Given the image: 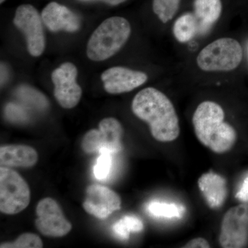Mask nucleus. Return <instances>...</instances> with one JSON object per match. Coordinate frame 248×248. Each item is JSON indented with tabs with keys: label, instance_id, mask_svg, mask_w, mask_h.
<instances>
[{
	"label": "nucleus",
	"instance_id": "1",
	"mask_svg": "<svg viewBox=\"0 0 248 248\" xmlns=\"http://www.w3.org/2000/svg\"><path fill=\"white\" fill-rule=\"evenodd\" d=\"M134 115L148 124L155 140L175 141L180 135L179 116L170 98L159 89L148 87L135 96L131 105Z\"/></svg>",
	"mask_w": 248,
	"mask_h": 248
},
{
	"label": "nucleus",
	"instance_id": "2",
	"mask_svg": "<svg viewBox=\"0 0 248 248\" xmlns=\"http://www.w3.org/2000/svg\"><path fill=\"white\" fill-rule=\"evenodd\" d=\"M225 119L223 107L210 100L201 102L192 115V125L197 140L218 155L231 151L237 140L236 130Z\"/></svg>",
	"mask_w": 248,
	"mask_h": 248
},
{
	"label": "nucleus",
	"instance_id": "3",
	"mask_svg": "<svg viewBox=\"0 0 248 248\" xmlns=\"http://www.w3.org/2000/svg\"><path fill=\"white\" fill-rule=\"evenodd\" d=\"M131 26L125 18H108L93 32L86 48L90 60L104 61L118 53L128 42Z\"/></svg>",
	"mask_w": 248,
	"mask_h": 248
},
{
	"label": "nucleus",
	"instance_id": "4",
	"mask_svg": "<svg viewBox=\"0 0 248 248\" xmlns=\"http://www.w3.org/2000/svg\"><path fill=\"white\" fill-rule=\"evenodd\" d=\"M243 58L244 50L239 41L232 37H221L200 50L196 63L204 72H231L240 66Z\"/></svg>",
	"mask_w": 248,
	"mask_h": 248
},
{
	"label": "nucleus",
	"instance_id": "5",
	"mask_svg": "<svg viewBox=\"0 0 248 248\" xmlns=\"http://www.w3.org/2000/svg\"><path fill=\"white\" fill-rule=\"evenodd\" d=\"M31 202V191L27 182L14 170L0 168V211L16 215L25 210Z\"/></svg>",
	"mask_w": 248,
	"mask_h": 248
},
{
	"label": "nucleus",
	"instance_id": "6",
	"mask_svg": "<svg viewBox=\"0 0 248 248\" xmlns=\"http://www.w3.org/2000/svg\"><path fill=\"white\" fill-rule=\"evenodd\" d=\"M124 129L118 120L108 117L101 121L99 129L89 130L81 141V148L88 154L106 150L112 153L122 149Z\"/></svg>",
	"mask_w": 248,
	"mask_h": 248
},
{
	"label": "nucleus",
	"instance_id": "7",
	"mask_svg": "<svg viewBox=\"0 0 248 248\" xmlns=\"http://www.w3.org/2000/svg\"><path fill=\"white\" fill-rule=\"evenodd\" d=\"M220 246L224 248H244L248 241V205L239 204L230 208L222 218Z\"/></svg>",
	"mask_w": 248,
	"mask_h": 248
},
{
	"label": "nucleus",
	"instance_id": "8",
	"mask_svg": "<svg viewBox=\"0 0 248 248\" xmlns=\"http://www.w3.org/2000/svg\"><path fill=\"white\" fill-rule=\"evenodd\" d=\"M14 22L26 36L29 53L40 56L45 51L46 41L43 21L38 11L32 5H21L16 10Z\"/></svg>",
	"mask_w": 248,
	"mask_h": 248
},
{
	"label": "nucleus",
	"instance_id": "9",
	"mask_svg": "<svg viewBox=\"0 0 248 248\" xmlns=\"http://www.w3.org/2000/svg\"><path fill=\"white\" fill-rule=\"evenodd\" d=\"M35 226L44 236L62 237L72 230L71 222L66 219L62 208L53 199L47 197L37 203Z\"/></svg>",
	"mask_w": 248,
	"mask_h": 248
},
{
	"label": "nucleus",
	"instance_id": "10",
	"mask_svg": "<svg viewBox=\"0 0 248 248\" xmlns=\"http://www.w3.org/2000/svg\"><path fill=\"white\" fill-rule=\"evenodd\" d=\"M77 77L78 69L71 62L63 63L52 73L54 95L63 108L76 107L81 99L82 91L77 83Z\"/></svg>",
	"mask_w": 248,
	"mask_h": 248
},
{
	"label": "nucleus",
	"instance_id": "11",
	"mask_svg": "<svg viewBox=\"0 0 248 248\" xmlns=\"http://www.w3.org/2000/svg\"><path fill=\"white\" fill-rule=\"evenodd\" d=\"M122 200L120 195L109 187L93 184L87 187L83 208L86 213L105 219L111 214L120 210Z\"/></svg>",
	"mask_w": 248,
	"mask_h": 248
},
{
	"label": "nucleus",
	"instance_id": "12",
	"mask_svg": "<svg viewBox=\"0 0 248 248\" xmlns=\"http://www.w3.org/2000/svg\"><path fill=\"white\" fill-rule=\"evenodd\" d=\"M148 79V76L143 72L125 67H112L102 74L104 89L114 94L130 92L144 84Z\"/></svg>",
	"mask_w": 248,
	"mask_h": 248
},
{
	"label": "nucleus",
	"instance_id": "13",
	"mask_svg": "<svg viewBox=\"0 0 248 248\" xmlns=\"http://www.w3.org/2000/svg\"><path fill=\"white\" fill-rule=\"evenodd\" d=\"M41 16L44 24L53 32L66 31L73 32L80 28L79 17L66 6L55 1L46 6Z\"/></svg>",
	"mask_w": 248,
	"mask_h": 248
},
{
	"label": "nucleus",
	"instance_id": "14",
	"mask_svg": "<svg viewBox=\"0 0 248 248\" xmlns=\"http://www.w3.org/2000/svg\"><path fill=\"white\" fill-rule=\"evenodd\" d=\"M197 184L208 206L212 209L221 208L228 195L226 179L220 174L210 171L202 174Z\"/></svg>",
	"mask_w": 248,
	"mask_h": 248
},
{
	"label": "nucleus",
	"instance_id": "15",
	"mask_svg": "<svg viewBox=\"0 0 248 248\" xmlns=\"http://www.w3.org/2000/svg\"><path fill=\"white\" fill-rule=\"evenodd\" d=\"M38 161L37 151L27 145L11 144L0 148V164L4 167L30 168Z\"/></svg>",
	"mask_w": 248,
	"mask_h": 248
},
{
	"label": "nucleus",
	"instance_id": "16",
	"mask_svg": "<svg viewBox=\"0 0 248 248\" xmlns=\"http://www.w3.org/2000/svg\"><path fill=\"white\" fill-rule=\"evenodd\" d=\"M193 14L199 26V33L211 29L221 17L223 11L221 0H195Z\"/></svg>",
	"mask_w": 248,
	"mask_h": 248
},
{
	"label": "nucleus",
	"instance_id": "17",
	"mask_svg": "<svg viewBox=\"0 0 248 248\" xmlns=\"http://www.w3.org/2000/svg\"><path fill=\"white\" fill-rule=\"evenodd\" d=\"M174 38L181 44L190 42L199 33V26L193 13H186L176 19L172 26Z\"/></svg>",
	"mask_w": 248,
	"mask_h": 248
},
{
	"label": "nucleus",
	"instance_id": "18",
	"mask_svg": "<svg viewBox=\"0 0 248 248\" xmlns=\"http://www.w3.org/2000/svg\"><path fill=\"white\" fill-rule=\"evenodd\" d=\"M182 0H153L154 14L163 24L174 19L180 7Z\"/></svg>",
	"mask_w": 248,
	"mask_h": 248
},
{
	"label": "nucleus",
	"instance_id": "19",
	"mask_svg": "<svg viewBox=\"0 0 248 248\" xmlns=\"http://www.w3.org/2000/svg\"><path fill=\"white\" fill-rule=\"evenodd\" d=\"M143 230V223L138 217L125 216L116 222L112 231L122 239H128L130 233L140 232Z\"/></svg>",
	"mask_w": 248,
	"mask_h": 248
},
{
	"label": "nucleus",
	"instance_id": "20",
	"mask_svg": "<svg viewBox=\"0 0 248 248\" xmlns=\"http://www.w3.org/2000/svg\"><path fill=\"white\" fill-rule=\"evenodd\" d=\"M148 210L153 216L161 218H179L184 213L182 206L165 202H152L148 205Z\"/></svg>",
	"mask_w": 248,
	"mask_h": 248
},
{
	"label": "nucleus",
	"instance_id": "21",
	"mask_svg": "<svg viewBox=\"0 0 248 248\" xmlns=\"http://www.w3.org/2000/svg\"><path fill=\"white\" fill-rule=\"evenodd\" d=\"M19 98L24 102L38 108H45L48 105L46 99L42 93L29 86H21L17 91Z\"/></svg>",
	"mask_w": 248,
	"mask_h": 248
},
{
	"label": "nucleus",
	"instance_id": "22",
	"mask_svg": "<svg viewBox=\"0 0 248 248\" xmlns=\"http://www.w3.org/2000/svg\"><path fill=\"white\" fill-rule=\"evenodd\" d=\"M43 242L38 235L33 233H24L19 236L14 242L3 243L1 248H41Z\"/></svg>",
	"mask_w": 248,
	"mask_h": 248
},
{
	"label": "nucleus",
	"instance_id": "23",
	"mask_svg": "<svg viewBox=\"0 0 248 248\" xmlns=\"http://www.w3.org/2000/svg\"><path fill=\"white\" fill-rule=\"evenodd\" d=\"M99 154L100 155L98 157L93 171L94 177L97 178L98 180L104 181L110 174L112 164V153L106 150H102L99 152Z\"/></svg>",
	"mask_w": 248,
	"mask_h": 248
},
{
	"label": "nucleus",
	"instance_id": "24",
	"mask_svg": "<svg viewBox=\"0 0 248 248\" xmlns=\"http://www.w3.org/2000/svg\"><path fill=\"white\" fill-rule=\"evenodd\" d=\"M5 114L7 118L13 122H23L28 118L24 109L14 104H9L6 106Z\"/></svg>",
	"mask_w": 248,
	"mask_h": 248
},
{
	"label": "nucleus",
	"instance_id": "25",
	"mask_svg": "<svg viewBox=\"0 0 248 248\" xmlns=\"http://www.w3.org/2000/svg\"><path fill=\"white\" fill-rule=\"evenodd\" d=\"M236 197L243 203H248V172L236 192Z\"/></svg>",
	"mask_w": 248,
	"mask_h": 248
},
{
	"label": "nucleus",
	"instance_id": "26",
	"mask_svg": "<svg viewBox=\"0 0 248 248\" xmlns=\"http://www.w3.org/2000/svg\"><path fill=\"white\" fill-rule=\"evenodd\" d=\"M183 248H210L208 240L202 237L195 238L190 240Z\"/></svg>",
	"mask_w": 248,
	"mask_h": 248
},
{
	"label": "nucleus",
	"instance_id": "27",
	"mask_svg": "<svg viewBox=\"0 0 248 248\" xmlns=\"http://www.w3.org/2000/svg\"><path fill=\"white\" fill-rule=\"evenodd\" d=\"M79 1H103V2L107 3V4H110V5H118L122 4V3L124 2V1H126V0H79Z\"/></svg>",
	"mask_w": 248,
	"mask_h": 248
},
{
	"label": "nucleus",
	"instance_id": "28",
	"mask_svg": "<svg viewBox=\"0 0 248 248\" xmlns=\"http://www.w3.org/2000/svg\"><path fill=\"white\" fill-rule=\"evenodd\" d=\"M8 78V70L3 63L1 64V84L2 86L6 82Z\"/></svg>",
	"mask_w": 248,
	"mask_h": 248
},
{
	"label": "nucleus",
	"instance_id": "29",
	"mask_svg": "<svg viewBox=\"0 0 248 248\" xmlns=\"http://www.w3.org/2000/svg\"><path fill=\"white\" fill-rule=\"evenodd\" d=\"M4 1L5 0H0V2H1V4H2V3L4 2Z\"/></svg>",
	"mask_w": 248,
	"mask_h": 248
}]
</instances>
